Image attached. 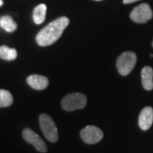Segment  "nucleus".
Masks as SVG:
<instances>
[{
	"label": "nucleus",
	"mask_w": 153,
	"mask_h": 153,
	"mask_svg": "<svg viewBox=\"0 0 153 153\" xmlns=\"http://www.w3.org/2000/svg\"><path fill=\"white\" fill-rule=\"evenodd\" d=\"M80 135L82 140L89 145L100 142L104 136L101 129L93 125H88L83 128L80 132Z\"/></svg>",
	"instance_id": "nucleus-5"
},
{
	"label": "nucleus",
	"mask_w": 153,
	"mask_h": 153,
	"mask_svg": "<svg viewBox=\"0 0 153 153\" xmlns=\"http://www.w3.org/2000/svg\"><path fill=\"white\" fill-rule=\"evenodd\" d=\"M14 99L13 96L5 89H0V108L1 107H8L13 104Z\"/></svg>",
	"instance_id": "nucleus-14"
},
{
	"label": "nucleus",
	"mask_w": 153,
	"mask_h": 153,
	"mask_svg": "<svg viewBox=\"0 0 153 153\" xmlns=\"http://www.w3.org/2000/svg\"><path fill=\"white\" fill-rule=\"evenodd\" d=\"M69 25V19L62 16L50 22L43 28L36 37V41L39 46L45 47L55 43Z\"/></svg>",
	"instance_id": "nucleus-1"
},
{
	"label": "nucleus",
	"mask_w": 153,
	"mask_h": 153,
	"mask_svg": "<svg viewBox=\"0 0 153 153\" xmlns=\"http://www.w3.org/2000/svg\"><path fill=\"white\" fill-rule=\"evenodd\" d=\"M2 4H3V1H2V0H0V6L2 5Z\"/></svg>",
	"instance_id": "nucleus-16"
},
{
	"label": "nucleus",
	"mask_w": 153,
	"mask_h": 153,
	"mask_svg": "<svg viewBox=\"0 0 153 153\" xmlns=\"http://www.w3.org/2000/svg\"><path fill=\"white\" fill-rule=\"evenodd\" d=\"M137 56L132 51H126L117 58V68L122 76L128 75L136 65Z\"/></svg>",
	"instance_id": "nucleus-4"
},
{
	"label": "nucleus",
	"mask_w": 153,
	"mask_h": 153,
	"mask_svg": "<svg viewBox=\"0 0 153 153\" xmlns=\"http://www.w3.org/2000/svg\"><path fill=\"white\" fill-rule=\"evenodd\" d=\"M47 7L44 4L38 5L33 10V21L36 24H42L45 21Z\"/></svg>",
	"instance_id": "nucleus-11"
},
{
	"label": "nucleus",
	"mask_w": 153,
	"mask_h": 153,
	"mask_svg": "<svg viewBox=\"0 0 153 153\" xmlns=\"http://www.w3.org/2000/svg\"><path fill=\"white\" fill-rule=\"evenodd\" d=\"M152 47H153V41H152Z\"/></svg>",
	"instance_id": "nucleus-18"
},
{
	"label": "nucleus",
	"mask_w": 153,
	"mask_h": 153,
	"mask_svg": "<svg viewBox=\"0 0 153 153\" xmlns=\"http://www.w3.org/2000/svg\"><path fill=\"white\" fill-rule=\"evenodd\" d=\"M87 105V97L82 93H71L66 95L62 101L61 106L66 111H72L82 109Z\"/></svg>",
	"instance_id": "nucleus-3"
},
{
	"label": "nucleus",
	"mask_w": 153,
	"mask_h": 153,
	"mask_svg": "<svg viewBox=\"0 0 153 153\" xmlns=\"http://www.w3.org/2000/svg\"><path fill=\"white\" fill-rule=\"evenodd\" d=\"M17 51L16 49H11L5 45L0 47V58L4 60H14L16 59Z\"/></svg>",
	"instance_id": "nucleus-13"
},
{
	"label": "nucleus",
	"mask_w": 153,
	"mask_h": 153,
	"mask_svg": "<svg viewBox=\"0 0 153 153\" xmlns=\"http://www.w3.org/2000/svg\"><path fill=\"white\" fill-rule=\"evenodd\" d=\"M142 85L146 90L153 89V70L151 66H145L141 71Z\"/></svg>",
	"instance_id": "nucleus-10"
},
{
	"label": "nucleus",
	"mask_w": 153,
	"mask_h": 153,
	"mask_svg": "<svg viewBox=\"0 0 153 153\" xmlns=\"http://www.w3.org/2000/svg\"><path fill=\"white\" fill-rule=\"evenodd\" d=\"M137 1H140V0H123V3L128 4H132V3H134Z\"/></svg>",
	"instance_id": "nucleus-15"
},
{
	"label": "nucleus",
	"mask_w": 153,
	"mask_h": 153,
	"mask_svg": "<svg viewBox=\"0 0 153 153\" xmlns=\"http://www.w3.org/2000/svg\"><path fill=\"white\" fill-rule=\"evenodd\" d=\"M95 1H100V0H95Z\"/></svg>",
	"instance_id": "nucleus-17"
},
{
	"label": "nucleus",
	"mask_w": 153,
	"mask_h": 153,
	"mask_svg": "<svg viewBox=\"0 0 153 153\" xmlns=\"http://www.w3.org/2000/svg\"><path fill=\"white\" fill-rule=\"evenodd\" d=\"M153 16L151 7L147 4H141L135 7L130 13V18L136 23H146Z\"/></svg>",
	"instance_id": "nucleus-6"
},
{
	"label": "nucleus",
	"mask_w": 153,
	"mask_h": 153,
	"mask_svg": "<svg viewBox=\"0 0 153 153\" xmlns=\"http://www.w3.org/2000/svg\"><path fill=\"white\" fill-rule=\"evenodd\" d=\"M27 82L30 87L36 90H44L49 86V79L41 75H31L27 77Z\"/></svg>",
	"instance_id": "nucleus-9"
},
{
	"label": "nucleus",
	"mask_w": 153,
	"mask_h": 153,
	"mask_svg": "<svg viewBox=\"0 0 153 153\" xmlns=\"http://www.w3.org/2000/svg\"><path fill=\"white\" fill-rule=\"evenodd\" d=\"M153 123V109L146 106L140 111L139 116V126L142 130H148Z\"/></svg>",
	"instance_id": "nucleus-8"
},
{
	"label": "nucleus",
	"mask_w": 153,
	"mask_h": 153,
	"mask_svg": "<svg viewBox=\"0 0 153 153\" xmlns=\"http://www.w3.org/2000/svg\"><path fill=\"white\" fill-rule=\"evenodd\" d=\"M40 128L45 138L52 143H55L59 139L58 129L54 120L49 115L43 113L39 116Z\"/></svg>",
	"instance_id": "nucleus-2"
},
{
	"label": "nucleus",
	"mask_w": 153,
	"mask_h": 153,
	"mask_svg": "<svg viewBox=\"0 0 153 153\" xmlns=\"http://www.w3.org/2000/svg\"><path fill=\"white\" fill-rule=\"evenodd\" d=\"M22 136L25 141L29 144L33 145L36 150L39 152H46L48 151V148L44 141L40 138L38 134L30 129V128H25L22 131Z\"/></svg>",
	"instance_id": "nucleus-7"
},
{
	"label": "nucleus",
	"mask_w": 153,
	"mask_h": 153,
	"mask_svg": "<svg viewBox=\"0 0 153 153\" xmlns=\"http://www.w3.org/2000/svg\"><path fill=\"white\" fill-rule=\"evenodd\" d=\"M0 27L8 33H13L17 28V24L10 16H4L0 18Z\"/></svg>",
	"instance_id": "nucleus-12"
}]
</instances>
